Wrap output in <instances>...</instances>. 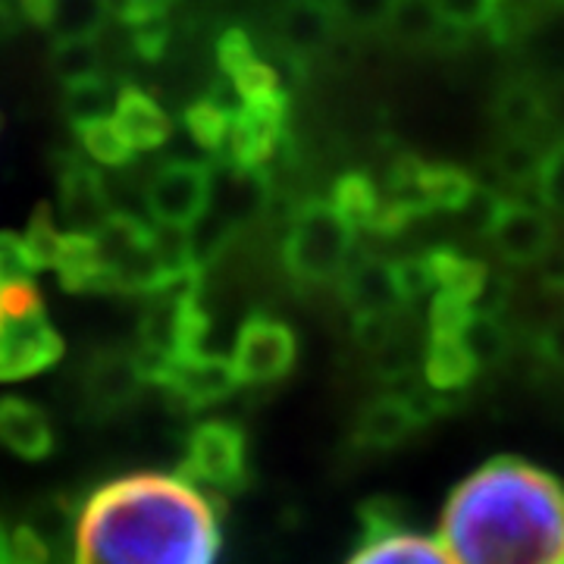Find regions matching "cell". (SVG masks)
Instances as JSON below:
<instances>
[{"label": "cell", "instance_id": "cell-1", "mask_svg": "<svg viewBox=\"0 0 564 564\" xmlns=\"http://www.w3.org/2000/svg\"><path fill=\"white\" fill-rule=\"evenodd\" d=\"M220 545V511L202 486L141 470L85 499L69 564H217Z\"/></svg>", "mask_w": 564, "mask_h": 564}, {"label": "cell", "instance_id": "cell-2", "mask_svg": "<svg viewBox=\"0 0 564 564\" xmlns=\"http://www.w3.org/2000/svg\"><path fill=\"white\" fill-rule=\"evenodd\" d=\"M440 543L455 564H564V486L521 458H492L452 489Z\"/></svg>", "mask_w": 564, "mask_h": 564}, {"label": "cell", "instance_id": "cell-3", "mask_svg": "<svg viewBox=\"0 0 564 564\" xmlns=\"http://www.w3.org/2000/svg\"><path fill=\"white\" fill-rule=\"evenodd\" d=\"M355 248V226L333 202L311 198L295 207L289 236L282 242V263L299 282H326L343 276Z\"/></svg>", "mask_w": 564, "mask_h": 564}, {"label": "cell", "instance_id": "cell-4", "mask_svg": "<svg viewBox=\"0 0 564 564\" xmlns=\"http://www.w3.org/2000/svg\"><path fill=\"white\" fill-rule=\"evenodd\" d=\"M217 166L210 161H170L163 163L148 182L144 204L158 226H195L214 202Z\"/></svg>", "mask_w": 564, "mask_h": 564}, {"label": "cell", "instance_id": "cell-5", "mask_svg": "<svg viewBox=\"0 0 564 564\" xmlns=\"http://www.w3.org/2000/svg\"><path fill=\"white\" fill-rule=\"evenodd\" d=\"M185 477L220 492H239L248 484V440L242 426L207 421L192 430L185 448Z\"/></svg>", "mask_w": 564, "mask_h": 564}, {"label": "cell", "instance_id": "cell-6", "mask_svg": "<svg viewBox=\"0 0 564 564\" xmlns=\"http://www.w3.org/2000/svg\"><path fill=\"white\" fill-rule=\"evenodd\" d=\"M299 355V343L292 326H285L270 314H251L236 336L232 364L242 386H263L282 380Z\"/></svg>", "mask_w": 564, "mask_h": 564}, {"label": "cell", "instance_id": "cell-7", "mask_svg": "<svg viewBox=\"0 0 564 564\" xmlns=\"http://www.w3.org/2000/svg\"><path fill=\"white\" fill-rule=\"evenodd\" d=\"M148 380L161 383L176 402L185 408H207L242 386L232 358H223L214 351H195L188 358L173 364H161L148 370Z\"/></svg>", "mask_w": 564, "mask_h": 564}, {"label": "cell", "instance_id": "cell-8", "mask_svg": "<svg viewBox=\"0 0 564 564\" xmlns=\"http://www.w3.org/2000/svg\"><path fill=\"white\" fill-rule=\"evenodd\" d=\"M496 251L508 263H536L552 254L555 229L543 210L518 202V198H499L492 223L486 229Z\"/></svg>", "mask_w": 564, "mask_h": 564}, {"label": "cell", "instance_id": "cell-9", "mask_svg": "<svg viewBox=\"0 0 564 564\" xmlns=\"http://www.w3.org/2000/svg\"><path fill=\"white\" fill-rule=\"evenodd\" d=\"M57 195H61V217L69 232H98L113 217L110 195L104 176L82 161L66 154L57 173Z\"/></svg>", "mask_w": 564, "mask_h": 564}, {"label": "cell", "instance_id": "cell-10", "mask_svg": "<svg viewBox=\"0 0 564 564\" xmlns=\"http://www.w3.org/2000/svg\"><path fill=\"white\" fill-rule=\"evenodd\" d=\"M343 299L355 317H364V314L395 317L408 304L395 263L383 261L377 254L358 258V261L345 267Z\"/></svg>", "mask_w": 564, "mask_h": 564}, {"label": "cell", "instance_id": "cell-11", "mask_svg": "<svg viewBox=\"0 0 564 564\" xmlns=\"http://www.w3.org/2000/svg\"><path fill=\"white\" fill-rule=\"evenodd\" d=\"M345 564H455L440 540L408 530L399 521L364 527L361 545Z\"/></svg>", "mask_w": 564, "mask_h": 564}, {"label": "cell", "instance_id": "cell-12", "mask_svg": "<svg viewBox=\"0 0 564 564\" xmlns=\"http://www.w3.org/2000/svg\"><path fill=\"white\" fill-rule=\"evenodd\" d=\"M339 17L329 0H285L276 13V39L282 41V51L307 57L321 54L333 44Z\"/></svg>", "mask_w": 564, "mask_h": 564}, {"label": "cell", "instance_id": "cell-13", "mask_svg": "<svg viewBox=\"0 0 564 564\" xmlns=\"http://www.w3.org/2000/svg\"><path fill=\"white\" fill-rule=\"evenodd\" d=\"M423 417L411 402V395H380L361 408L355 421V443L367 452H389L395 445L408 443L414 430L421 426Z\"/></svg>", "mask_w": 564, "mask_h": 564}, {"label": "cell", "instance_id": "cell-14", "mask_svg": "<svg viewBox=\"0 0 564 564\" xmlns=\"http://www.w3.org/2000/svg\"><path fill=\"white\" fill-rule=\"evenodd\" d=\"M214 202L217 210L239 226L261 217L270 202V176L263 166H220L214 180Z\"/></svg>", "mask_w": 564, "mask_h": 564}, {"label": "cell", "instance_id": "cell-15", "mask_svg": "<svg viewBox=\"0 0 564 564\" xmlns=\"http://www.w3.org/2000/svg\"><path fill=\"white\" fill-rule=\"evenodd\" d=\"M117 122L126 132V139L135 144V151H158L170 141V117L151 95H144L135 85H122L120 101H117Z\"/></svg>", "mask_w": 564, "mask_h": 564}, {"label": "cell", "instance_id": "cell-16", "mask_svg": "<svg viewBox=\"0 0 564 564\" xmlns=\"http://www.w3.org/2000/svg\"><path fill=\"white\" fill-rule=\"evenodd\" d=\"M477 373H480V364L474 361V355L467 351L462 336L430 333L426 351H423L426 386H433L440 392H458L467 383H474Z\"/></svg>", "mask_w": 564, "mask_h": 564}, {"label": "cell", "instance_id": "cell-17", "mask_svg": "<svg viewBox=\"0 0 564 564\" xmlns=\"http://www.w3.org/2000/svg\"><path fill=\"white\" fill-rule=\"evenodd\" d=\"M0 443L22 458H41L51 452V423L44 411L22 399L0 402Z\"/></svg>", "mask_w": 564, "mask_h": 564}, {"label": "cell", "instance_id": "cell-18", "mask_svg": "<svg viewBox=\"0 0 564 564\" xmlns=\"http://www.w3.org/2000/svg\"><path fill=\"white\" fill-rule=\"evenodd\" d=\"M113 17V0H51L44 29L54 41H98Z\"/></svg>", "mask_w": 564, "mask_h": 564}, {"label": "cell", "instance_id": "cell-19", "mask_svg": "<svg viewBox=\"0 0 564 564\" xmlns=\"http://www.w3.org/2000/svg\"><path fill=\"white\" fill-rule=\"evenodd\" d=\"M430 270H433V280H436V292H448L455 299H462L470 307L480 302L486 282H489V270L484 261H474V258H464L455 248H433L430 254H423Z\"/></svg>", "mask_w": 564, "mask_h": 564}, {"label": "cell", "instance_id": "cell-20", "mask_svg": "<svg viewBox=\"0 0 564 564\" xmlns=\"http://www.w3.org/2000/svg\"><path fill=\"white\" fill-rule=\"evenodd\" d=\"M120 91L122 88H117L104 73L69 82V85H63V113H66V120L73 122V129H79L85 122L107 120V117L117 113Z\"/></svg>", "mask_w": 564, "mask_h": 564}, {"label": "cell", "instance_id": "cell-21", "mask_svg": "<svg viewBox=\"0 0 564 564\" xmlns=\"http://www.w3.org/2000/svg\"><path fill=\"white\" fill-rule=\"evenodd\" d=\"M496 120L502 122V129H508L511 135L530 139V132L545 120L543 95L527 82L505 85L496 98Z\"/></svg>", "mask_w": 564, "mask_h": 564}, {"label": "cell", "instance_id": "cell-22", "mask_svg": "<svg viewBox=\"0 0 564 564\" xmlns=\"http://www.w3.org/2000/svg\"><path fill=\"white\" fill-rule=\"evenodd\" d=\"M423 195L433 210H448V214H462L467 202L474 198V192L480 188L470 173H464L462 166H448V163H426V173L421 180Z\"/></svg>", "mask_w": 564, "mask_h": 564}, {"label": "cell", "instance_id": "cell-23", "mask_svg": "<svg viewBox=\"0 0 564 564\" xmlns=\"http://www.w3.org/2000/svg\"><path fill=\"white\" fill-rule=\"evenodd\" d=\"M329 202L355 229H370L383 198H380L377 185H373V180L367 173H345L333 185V198Z\"/></svg>", "mask_w": 564, "mask_h": 564}, {"label": "cell", "instance_id": "cell-24", "mask_svg": "<svg viewBox=\"0 0 564 564\" xmlns=\"http://www.w3.org/2000/svg\"><path fill=\"white\" fill-rule=\"evenodd\" d=\"M239 223L229 220L217 207L207 210L195 226H188V245H192V261L198 270H210L229 251V245L236 242Z\"/></svg>", "mask_w": 564, "mask_h": 564}, {"label": "cell", "instance_id": "cell-25", "mask_svg": "<svg viewBox=\"0 0 564 564\" xmlns=\"http://www.w3.org/2000/svg\"><path fill=\"white\" fill-rule=\"evenodd\" d=\"M182 122H185V132L192 135V141H195L204 154L214 161V166H217V158H220L223 148H226V141H229L232 117H229V113H223L220 107L210 101V98H202V101H195L185 107Z\"/></svg>", "mask_w": 564, "mask_h": 564}, {"label": "cell", "instance_id": "cell-26", "mask_svg": "<svg viewBox=\"0 0 564 564\" xmlns=\"http://www.w3.org/2000/svg\"><path fill=\"white\" fill-rule=\"evenodd\" d=\"M389 29L404 44H430L440 41L445 22L433 0H395Z\"/></svg>", "mask_w": 564, "mask_h": 564}, {"label": "cell", "instance_id": "cell-27", "mask_svg": "<svg viewBox=\"0 0 564 564\" xmlns=\"http://www.w3.org/2000/svg\"><path fill=\"white\" fill-rule=\"evenodd\" d=\"M76 135H79L85 154L104 163V166H126L135 158V144L126 139L117 117L85 122V126L76 129Z\"/></svg>", "mask_w": 564, "mask_h": 564}, {"label": "cell", "instance_id": "cell-28", "mask_svg": "<svg viewBox=\"0 0 564 564\" xmlns=\"http://www.w3.org/2000/svg\"><path fill=\"white\" fill-rule=\"evenodd\" d=\"M462 339L467 345V351L474 355V361L484 367H499V364L508 358V348H511V339H508V329H505L499 317L492 314H470V321L464 323Z\"/></svg>", "mask_w": 564, "mask_h": 564}, {"label": "cell", "instance_id": "cell-29", "mask_svg": "<svg viewBox=\"0 0 564 564\" xmlns=\"http://www.w3.org/2000/svg\"><path fill=\"white\" fill-rule=\"evenodd\" d=\"M54 73L61 76L63 85L88 79L101 73V51L95 41H54Z\"/></svg>", "mask_w": 564, "mask_h": 564}, {"label": "cell", "instance_id": "cell-30", "mask_svg": "<svg viewBox=\"0 0 564 564\" xmlns=\"http://www.w3.org/2000/svg\"><path fill=\"white\" fill-rule=\"evenodd\" d=\"M545 154L540 151V144L533 139H514L505 141L496 154V166L508 182H536L540 180V170H543Z\"/></svg>", "mask_w": 564, "mask_h": 564}, {"label": "cell", "instance_id": "cell-31", "mask_svg": "<svg viewBox=\"0 0 564 564\" xmlns=\"http://www.w3.org/2000/svg\"><path fill=\"white\" fill-rule=\"evenodd\" d=\"M63 232H66V229H57V223H54L47 207H39V210H35V217L29 223V229H25V245H29V251H32V258H35V263H39L41 270L57 263Z\"/></svg>", "mask_w": 564, "mask_h": 564}, {"label": "cell", "instance_id": "cell-32", "mask_svg": "<svg viewBox=\"0 0 564 564\" xmlns=\"http://www.w3.org/2000/svg\"><path fill=\"white\" fill-rule=\"evenodd\" d=\"M448 29H477L499 13L505 0H433Z\"/></svg>", "mask_w": 564, "mask_h": 564}, {"label": "cell", "instance_id": "cell-33", "mask_svg": "<svg viewBox=\"0 0 564 564\" xmlns=\"http://www.w3.org/2000/svg\"><path fill=\"white\" fill-rule=\"evenodd\" d=\"M336 17L351 29H377L389 25V17L395 10V0H329Z\"/></svg>", "mask_w": 564, "mask_h": 564}, {"label": "cell", "instance_id": "cell-34", "mask_svg": "<svg viewBox=\"0 0 564 564\" xmlns=\"http://www.w3.org/2000/svg\"><path fill=\"white\" fill-rule=\"evenodd\" d=\"M217 63H220L223 76H236L248 63H254V44H251L245 29L232 25L223 32L220 41H217Z\"/></svg>", "mask_w": 564, "mask_h": 564}, {"label": "cell", "instance_id": "cell-35", "mask_svg": "<svg viewBox=\"0 0 564 564\" xmlns=\"http://www.w3.org/2000/svg\"><path fill=\"white\" fill-rule=\"evenodd\" d=\"M536 192L549 207L564 210V141H558L555 148L545 151L543 170H540V180H536Z\"/></svg>", "mask_w": 564, "mask_h": 564}, {"label": "cell", "instance_id": "cell-36", "mask_svg": "<svg viewBox=\"0 0 564 564\" xmlns=\"http://www.w3.org/2000/svg\"><path fill=\"white\" fill-rule=\"evenodd\" d=\"M232 82H236V88L242 91L245 104L261 101V98H270V95L280 91V76H276V69L261 61L248 63L242 73L232 76Z\"/></svg>", "mask_w": 564, "mask_h": 564}, {"label": "cell", "instance_id": "cell-37", "mask_svg": "<svg viewBox=\"0 0 564 564\" xmlns=\"http://www.w3.org/2000/svg\"><path fill=\"white\" fill-rule=\"evenodd\" d=\"M129 32H132V51L139 54L141 61L158 63L166 54V44H170V22H166V17L132 25Z\"/></svg>", "mask_w": 564, "mask_h": 564}, {"label": "cell", "instance_id": "cell-38", "mask_svg": "<svg viewBox=\"0 0 564 564\" xmlns=\"http://www.w3.org/2000/svg\"><path fill=\"white\" fill-rule=\"evenodd\" d=\"M395 270H399V282H402V292L408 304L423 299L426 292H436V280H433V270L426 258H404V261H395Z\"/></svg>", "mask_w": 564, "mask_h": 564}, {"label": "cell", "instance_id": "cell-39", "mask_svg": "<svg viewBox=\"0 0 564 564\" xmlns=\"http://www.w3.org/2000/svg\"><path fill=\"white\" fill-rule=\"evenodd\" d=\"M173 3L176 0H113V17L132 29V25H141V22L163 20Z\"/></svg>", "mask_w": 564, "mask_h": 564}, {"label": "cell", "instance_id": "cell-40", "mask_svg": "<svg viewBox=\"0 0 564 564\" xmlns=\"http://www.w3.org/2000/svg\"><path fill=\"white\" fill-rule=\"evenodd\" d=\"M536 348H540V355H543L545 361L555 364V367H564V311L545 323Z\"/></svg>", "mask_w": 564, "mask_h": 564}, {"label": "cell", "instance_id": "cell-41", "mask_svg": "<svg viewBox=\"0 0 564 564\" xmlns=\"http://www.w3.org/2000/svg\"><path fill=\"white\" fill-rule=\"evenodd\" d=\"M32 299H41L39 285H29V289H3L0 285V339H3V329H7V321L13 317V311Z\"/></svg>", "mask_w": 564, "mask_h": 564}, {"label": "cell", "instance_id": "cell-42", "mask_svg": "<svg viewBox=\"0 0 564 564\" xmlns=\"http://www.w3.org/2000/svg\"><path fill=\"white\" fill-rule=\"evenodd\" d=\"M20 22H25L20 0H0V39L13 35L20 29Z\"/></svg>", "mask_w": 564, "mask_h": 564}, {"label": "cell", "instance_id": "cell-43", "mask_svg": "<svg viewBox=\"0 0 564 564\" xmlns=\"http://www.w3.org/2000/svg\"><path fill=\"white\" fill-rule=\"evenodd\" d=\"M192 3H210V0H192Z\"/></svg>", "mask_w": 564, "mask_h": 564}]
</instances>
